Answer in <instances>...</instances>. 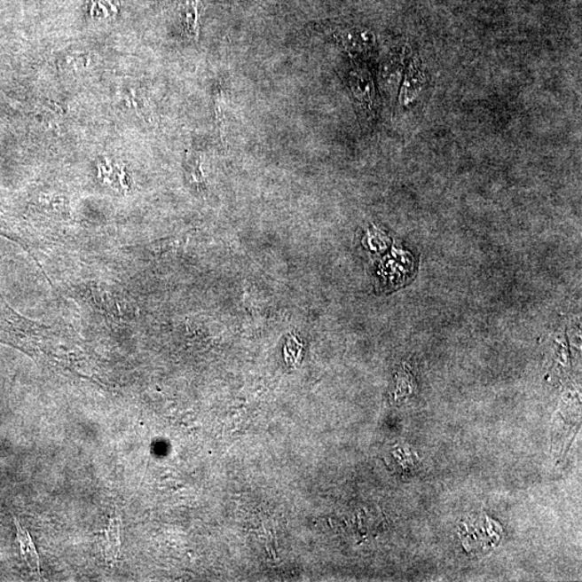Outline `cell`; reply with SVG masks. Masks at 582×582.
I'll return each instance as SVG.
<instances>
[{
	"instance_id": "cell-5",
	"label": "cell",
	"mask_w": 582,
	"mask_h": 582,
	"mask_svg": "<svg viewBox=\"0 0 582 582\" xmlns=\"http://www.w3.org/2000/svg\"><path fill=\"white\" fill-rule=\"evenodd\" d=\"M230 2H232V0H230Z\"/></svg>"
},
{
	"instance_id": "cell-2",
	"label": "cell",
	"mask_w": 582,
	"mask_h": 582,
	"mask_svg": "<svg viewBox=\"0 0 582 582\" xmlns=\"http://www.w3.org/2000/svg\"><path fill=\"white\" fill-rule=\"evenodd\" d=\"M120 519L117 514L109 522V526L106 531V545H105V554H106V560L109 564H114L117 562L120 554Z\"/></svg>"
},
{
	"instance_id": "cell-1",
	"label": "cell",
	"mask_w": 582,
	"mask_h": 582,
	"mask_svg": "<svg viewBox=\"0 0 582 582\" xmlns=\"http://www.w3.org/2000/svg\"><path fill=\"white\" fill-rule=\"evenodd\" d=\"M16 525L18 530V543L20 548H21V554L25 562L28 566V569L40 575V563L39 556L36 552V548L33 544L31 536L25 531L21 525L19 524V522L16 520Z\"/></svg>"
},
{
	"instance_id": "cell-3",
	"label": "cell",
	"mask_w": 582,
	"mask_h": 582,
	"mask_svg": "<svg viewBox=\"0 0 582 582\" xmlns=\"http://www.w3.org/2000/svg\"><path fill=\"white\" fill-rule=\"evenodd\" d=\"M344 46L350 47H366L373 43V35L369 32L358 31V29H348V31L335 34Z\"/></svg>"
},
{
	"instance_id": "cell-4",
	"label": "cell",
	"mask_w": 582,
	"mask_h": 582,
	"mask_svg": "<svg viewBox=\"0 0 582 582\" xmlns=\"http://www.w3.org/2000/svg\"><path fill=\"white\" fill-rule=\"evenodd\" d=\"M199 0H188L187 8H185V24H187L188 33L194 39L199 37Z\"/></svg>"
}]
</instances>
